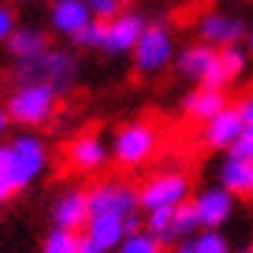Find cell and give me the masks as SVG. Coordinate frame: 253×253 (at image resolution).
<instances>
[{"instance_id": "obj_34", "label": "cell", "mask_w": 253, "mask_h": 253, "mask_svg": "<svg viewBox=\"0 0 253 253\" xmlns=\"http://www.w3.org/2000/svg\"><path fill=\"white\" fill-rule=\"evenodd\" d=\"M77 253H103V251H100V248L85 236V233H80V251H77Z\"/></svg>"}, {"instance_id": "obj_40", "label": "cell", "mask_w": 253, "mask_h": 253, "mask_svg": "<svg viewBox=\"0 0 253 253\" xmlns=\"http://www.w3.org/2000/svg\"><path fill=\"white\" fill-rule=\"evenodd\" d=\"M123 3H126V0H123Z\"/></svg>"}, {"instance_id": "obj_16", "label": "cell", "mask_w": 253, "mask_h": 253, "mask_svg": "<svg viewBox=\"0 0 253 253\" xmlns=\"http://www.w3.org/2000/svg\"><path fill=\"white\" fill-rule=\"evenodd\" d=\"M83 233L103 253H111L120 248V242L126 239V219L114 216V213H91V219L83 228Z\"/></svg>"}, {"instance_id": "obj_30", "label": "cell", "mask_w": 253, "mask_h": 253, "mask_svg": "<svg viewBox=\"0 0 253 253\" xmlns=\"http://www.w3.org/2000/svg\"><path fill=\"white\" fill-rule=\"evenodd\" d=\"M230 154H236L242 160H248L253 165V128H245V134L236 139V145L230 148Z\"/></svg>"}, {"instance_id": "obj_36", "label": "cell", "mask_w": 253, "mask_h": 253, "mask_svg": "<svg viewBox=\"0 0 253 253\" xmlns=\"http://www.w3.org/2000/svg\"><path fill=\"white\" fill-rule=\"evenodd\" d=\"M245 48H248V54H251V60H253V26L248 29V35H245Z\"/></svg>"}, {"instance_id": "obj_26", "label": "cell", "mask_w": 253, "mask_h": 253, "mask_svg": "<svg viewBox=\"0 0 253 253\" xmlns=\"http://www.w3.org/2000/svg\"><path fill=\"white\" fill-rule=\"evenodd\" d=\"M71 40V46L74 48H103L105 43V20H97L94 17L91 23H85L77 32L74 37H69Z\"/></svg>"}, {"instance_id": "obj_15", "label": "cell", "mask_w": 253, "mask_h": 253, "mask_svg": "<svg viewBox=\"0 0 253 253\" xmlns=\"http://www.w3.org/2000/svg\"><path fill=\"white\" fill-rule=\"evenodd\" d=\"M94 17L85 0H51V6H48V23L63 37H74Z\"/></svg>"}, {"instance_id": "obj_11", "label": "cell", "mask_w": 253, "mask_h": 253, "mask_svg": "<svg viewBox=\"0 0 253 253\" xmlns=\"http://www.w3.org/2000/svg\"><path fill=\"white\" fill-rule=\"evenodd\" d=\"M196 35L202 43L213 48L230 46V43H242V37L248 35V26L239 14L230 12H205L196 20Z\"/></svg>"}, {"instance_id": "obj_20", "label": "cell", "mask_w": 253, "mask_h": 253, "mask_svg": "<svg viewBox=\"0 0 253 253\" xmlns=\"http://www.w3.org/2000/svg\"><path fill=\"white\" fill-rule=\"evenodd\" d=\"M216 60H219V66H222V71L228 74L230 85L239 83L248 74V69H251V54H248V48L242 46V43H230V46L216 48Z\"/></svg>"}, {"instance_id": "obj_10", "label": "cell", "mask_w": 253, "mask_h": 253, "mask_svg": "<svg viewBox=\"0 0 253 253\" xmlns=\"http://www.w3.org/2000/svg\"><path fill=\"white\" fill-rule=\"evenodd\" d=\"M111 160V145L94 131H83L69 142L66 148V162L77 173H97L105 168V162Z\"/></svg>"}, {"instance_id": "obj_24", "label": "cell", "mask_w": 253, "mask_h": 253, "mask_svg": "<svg viewBox=\"0 0 253 253\" xmlns=\"http://www.w3.org/2000/svg\"><path fill=\"white\" fill-rule=\"evenodd\" d=\"M194 251L196 253H233L228 236L216 228H202L194 236Z\"/></svg>"}, {"instance_id": "obj_27", "label": "cell", "mask_w": 253, "mask_h": 253, "mask_svg": "<svg viewBox=\"0 0 253 253\" xmlns=\"http://www.w3.org/2000/svg\"><path fill=\"white\" fill-rule=\"evenodd\" d=\"M17 194L12 179V168H9V142H0V205H6L12 196Z\"/></svg>"}, {"instance_id": "obj_4", "label": "cell", "mask_w": 253, "mask_h": 253, "mask_svg": "<svg viewBox=\"0 0 253 253\" xmlns=\"http://www.w3.org/2000/svg\"><path fill=\"white\" fill-rule=\"evenodd\" d=\"M176 57V37H173L171 26L168 23H154L145 26V32L139 35L137 46L131 51V60H134V69L142 77H154V74H162Z\"/></svg>"}, {"instance_id": "obj_39", "label": "cell", "mask_w": 253, "mask_h": 253, "mask_svg": "<svg viewBox=\"0 0 253 253\" xmlns=\"http://www.w3.org/2000/svg\"><path fill=\"white\" fill-rule=\"evenodd\" d=\"M20 3H37V0H20Z\"/></svg>"}, {"instance_id": "obj_35", "label": "cell", "mask_w": 253, "mask_h": 253, "mask_svg": "<svg viewBox=\"0 0 253 253\" xmlns=\"http://www.w3.org/2000/svg\"><path fill=\"white\" fill-rule=\"evenodd\" d=\"M173 253H196L194 251V239H182L179 245H176V251Z\"/></svg>"}, {"instance_id": "obj_9", "label": "cell", "mask_w": 253, "mask_h": 253, "mask_svg": "<svg viewBox=\"0 0 253 253\" xmlns=\"http://www.w3.org/2000/svg\"><path fill=\"white\" fill-rule=\"evenodd\" d=\"M196 213H199V225L202 228H216L222 230L228 225L233 213H236V196L225 191L222 185H208L199 194L191 196Z\"/></svg>"}, {"instance_id": "obj_12", "label": "cell", "mask_w": 253, "mask_h": 253, "mask_svg": "<svg viewBox=\"0 0 253 253\" xmlns=\"http://www.w3.org/2000/svg\"><path fill=\"white\" fill-rule=\"evenodd\" d=\"M242 134H245V123H242L236 105L222 108L213 120H208L205 126H202V142L211 151H225L228 154Z\"/></svg>"}, {"instance_id": "obj_33", "label": "cell", "mask_w": 253, "mask_h": 253, "mask_svg": "<svg viewBox=\"0 0 253 253\" xmlns=\"http://www.w3.org/2000/svg\"><path fill=\"white\" fill-rule=\"evenodd\" d=\"M12 128V114L6 105H0V137H6V131Z\"/></svg>"}, {"instance_id": "obj_25", "label": "cell", "mask_w": 253, "mask_h": 253, "mask_svg": "<svg viewBox=\"0 0 253 253\" xmlns=\"http://www.w3.org/2000/svg\"><path fill=\"white\" fill-rule=\"evenodd\" d=\"M117 253H162V242L142 228L137 233H126V239L120 242Z\"/></svg>"}, {"instance_id": "obj_14", "label": "cell", "mask_w": 253, "mask_h": 253, "mask_svg": "<svg viewBox=\"0 0 253 253\" xmlns=\"http://www.w3.org/2000/svg\"><path fill=\"white\" fill-rule=\"evenodd\" d=\"M230 100H228V91H219V88H205V85H196L194 91H188L182 97V114L191 120V123H199L205 126L208 120L228 108Z\"/></svg>"}, {"instance_id": "obj_21", "label": "cell", "mask_w": 253, "mask_h": 253, "mask_svg": "<svg viewBox=\"0 0 253 253\" xmlns=\"http://www.w3.org/2000/svg\"><path fill=\"white\" fill-rule=\"evenodd\" d=\"M145 230L162 242V248L165 245H173L176 242V233H173V208L145 211Z\"/></svg>"}, {"instance_id": "obj_32", "label": "cell", "mask_w": 253, "mask_h": 253, "mask_svg": "<svg viewBox=\"0 0 253 253\" xmlns=\"http://www.w3.org/2000/svg\"><path fill=\"white\" fill-rule=\"evenodd\" d=\"M145 228V219L139 216V211L137 213H131V216H126V233H137V230Z\"/></svg>"}, {"instance_id": "obj_38", "label": "cell", "mask_w": 253, "mask_h": 253, "mask_svg": "<svg viewBox=\"0 0 253 253\" xmlns=\"http://www.w3.org/2000/svg\"><path fill=\"white\" fill-rule=\"evenodd\" d=\"M248 196H251V199H253V179H251V191H248Z\"/></svg>"}, {"instance_id": "obj_8", "label": "cell", "mask_w": 253, "mask_h": 253, "mask_svg": "<svg viewBox=\"0 0 253 253\" xmlns=\"http://www.w3.org/2000/svg\"><path fill=\"white\" fill-rule=\"evenodd\" d=\"M145 14L142 12H134V9H123V12L111 17L105 23V43H103V51L111 54V57H120V54H131L134 46H137L139 35L145 32Z\"/></svg>"}, {"instance_id": "obj_2", "label": "cell", "mask_w": 253, "mask_h": 253, "mask_svg": "<svg viewBox=\"0 0 253 253\" xmlns=\"http://www.w3.org/2000/svg\"><path fill=\"white\" fill-rule=\"evenodd\" d=\"M157 151H160V131L148 120H131L120 126L111 139V160L126 171L148 165Z\"/></svg>"}, {"instance_id": "obj_17", "label": "cell", "mask_w": 253, "mask_h": 253, "mask_svg": "<svg viewBox=\"0 0 253 253\" xmlns=\"http://www.w3.org/2000/svg\"><path fill=\"white\" fill-rule=\"evenodd\" d=\"M213 57H216V48L202 43V40H196V43H188L185 48L176 51L173 66L179 71V77H185V80H191V83L199 85V80L205 77V71H208V66L213 63Z\"/></svg>"}, {"instance_id": "obj_5", "label": "cell", "mask_w": 253, "mask_h": 253, "mask_svg": "<svg viewBox=\"0 0 253 253\" xmlns=\"http://www.w3.org/2000/svg\"><path fill=\"white\" fill-rule=\"evenodd\" d=\"M9 168H12V179L17 194L32 188L48 168V148L43 137H37L32 131L17 134L9 142Z\"/></svg>"}, {"instance_id": "obj_28", "label": "cell", "mask_w": 253, "mask_h": 253, "mask_svg": "<svg viewBox=\"0 0 253 253\" xmlns=\"http://www.w3.org/2000/svg\"><path fill=\"white\" fill-rule=\"evenodd\" d=\"M85 3H88V9H91V17L105 20V23L123 12V0H85Z\"/></svg>"}, {"instance_id": "obj_23", "label": "cell", "mask_w": 253, "mask_h": 253, "mask_svg": "<svg viewBox=\"0 0 253 253\" xmlns=\"http://www.w3.org/2000/svg\"><path fill=\"white\" fill-rule=\"evenodd\" d=\"M199 230H202V225H199V213H196V208H194L191 199L173 208V233H176V239L179 242L182 239H194Z\"/></svg>"}, {"instance_id": "obj_19", "label": "cell", "mask_w": 253, "mask_h": 253, "mask_svg": "<svg viewBox=\"0 0 253 253\" xmlns=\"http://www.w3.org/2000/svg\"><path fill=\"white\" fill-rule=\"evenodd\" d=\"M51 46L48 43V35L40 29V26H17L14 29V35L9 37V54L14 60H29V57H37V54H43L46 48Z\"/></svg>"}, {"instance_id": "obj_3", "label": "cell", "mask_w": 253, "mask_h": 253, "mask_svg": "<svg viewBox=\"0 0 253 253\" xmlns=\"http://www.w3.org/2000/svg\"><path fill=\"white\" fill-rule=\"evenodd\" d=\"M57 100L60 94L46 83H17V88L6 100V108L12 114V123L40 128L51 123V117L57 114Z\"/></svg>"}, {"instance_id": "obj_6", "label": "cell", "mask_w": 253, "mask_h": 253, "mask_svg": "<svg viewBox=\"0 0 253 253\" xmlns=\"http://www.w3.org/2000/svg\"><path fill=\"white\" fill-rule=\"evenodd\" d=\"M191 199V176L185 171H160L139 185V208H176Z\"/></svg>"}, {"instance_id": "obj_29", "label": "cell", "mask_w": 253, "mask_h": 253, "mask_svg": "<svg viewBox=\"0 0 253 253\" xmlns=\"http://www.w3.org/2000/svg\"><path fill=\"white\" fill-rule=\"evenodd\" d=\"M14 29H17L14 9H12V6H6V3H0V46H6V43H9V37L14 35Z\"/></svg>"}, {"instance_id": "obj_1", "label": "cell", "mask_w": 253, "mask_h": 253, "mask_svg": "<svg viewBox=\"0 0 253 253\" xmlns=\"http://www.w3.org/2000/svg\"><path fill=\"white\" fill-rule=\"evenodd\" d=\"M14 80L17 83H46L57 94H69L80 77V60L69 48L48 46L43 54L29 60H14Z\"/></svg>"}, {"instance_id": "obj_13", "label": "cell", "mask_w": 253, "mask_h": 253, "mask_svg": "<svg viewBox=\"0 0 253 253\" xmlns=\"http://www.w3.org/2000/svg\"><path fill=\"white\" fill-rule=\"evenodd\" d=\"M91 219V208H88V191L83 188H69L51 202V225L69 230H83Z\"/></svg>"}, {"instance_id": "obj_31", "label": "cell", "mask_w": 253, "mask_h": 253, "mask_svg": "<svg viewBox=\"0 0 253 253\" xmlns=\"http://www.w3.org/2000/svg\"><path fill=\"white\" fill-rule=\"evenodd\" d=\"M236 111H239L245 128H253V94H245L239 103H236Z\"/></svg>"}, {"instance_id": "obj_7", "label": "cell", "mask_w": 253, "mask_h": 253, "mask_svg": "<svg viewBox=\"0 0 253 253\" xmlns=\"http://www.w3.org/2000/svg\"><path fill=\"white\" fill-rule=\"evenodd\" d=\"M88 208L91 213H114L126 219L139 211V188L120 179H103L88 188Z\"/></svg>"}, {"instance_id": "obj_22", "label": "cell", "mask_w": 253, "mask_h": 253, "mask_svg": "<svg viewBox=\"0 0 253 253\" xmlns=\"http://www.w3.org/2000/svg\"><path fill=\"white\" fill-rule=\"evenodd\" d=\"M80 251V230L57 228L51 225L48 233L43 236V248L40 253H77Z\"/></svg>"}, {"instance_id": "obj_37", "label": "cell", "mask_w": 253, "mask_h": 253, "mask_svg": "<svg viewBox=\"0 0 253 253\" xmlns=\"http://www.w3.org/2000/svg\"><path fill=\"white\" fill-rule=\"evenodd\" d=\"M233 253H253V245H245V248H239V251H233Z\"/></svg>"}, {"instance_id": "obj_18", "label": "cell", "mask_w": 253, "mask_h": 253, "mask_svg": "<svg viewBox=\"0 0 253 253\" xmlns=\"http://www.w3.org/2000/svg\"><path fill=\"white\" fill-rule=\"evenodd\" d=\"M216 179L219 185L230 191L233 196H245L251 191V179H253V165L248 160H242L236 154H225V160L219 162L216 168Z\"/></svg>"}]
</instances>
